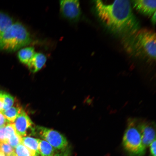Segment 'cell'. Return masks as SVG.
I'll list each match as a JSON object with an SVG mask.
<instances>
[{
    "mask_svg": "<svg viewBox=\"0 0 156 156\" xmlns=\"http://www.w3.org/2000/svg\"><path fill=\"white\" fill-rule=\"evenodd\" d=\"M97 14L112 32L130 36L138 30L139 23L133 12L129 1H115L107 3L94 1Z\"/></svg>",
    "mask_w": 156,
    "mask_h": 156,
    "instance_id": "cell-1",
    "label": "cell"
},
{
    "mask_svg": "<svg viewBox=\"0 0 156 156\" xmlns=\"http://www.w3.org/2000/svg\"><path fill=\"white\" fill-rule=\"evenodd\" d=\"M128 46L131 52L145 59L155 60L156 35L153 30L147 29L138 30L129 36Z\"/></svg>",
    "mask_w": 156,
    "mask_h": 156,
    "instance_id": "cell-2",
    "label": "cell"
},
{
    "mask_svg": "<svg viewBox=\"0 0 156 156\" xmlns=\"http://www.w3.org/2000/svg\"><path fill=\"white\" fill-rule=\"evenodd\" d=\"M31 41L30 35L24 25L19 23H13L0 34V50L15 51Z\"/></svg>",
    "mask_w": 156,
    "mask_h": 156,
    "instance_id": "cell-3",
    "label": "cell"
},
{
    "mask_svg": "<svg viewBox=\"0 0 156 156\" xmlns=\"http://www.w3.org/2000/svg\"><path fill=\"white\" fill-rule=\"evenodd\" d=\"M140 124L135 119H130L123 138L124 149L132 156H142L145 153L146 148L142 143Z\"/></svg>",
    "mask_w": 156,
    "mask_h": 156,
    "instance_id": "cell-4",
    "label": "cell"
},
{
    "mask_svg": "<svg viewBox=\"0 0 156 156\" xmlns=\"http://www.w3.org/2000/svg\"><path fill=\"white\" fill-rule=\"evenodd\" d=\"M32 135L44 139L56 150L60 151L68 146V142L65 136L51 129L40 126H35Z\"/></svg>",
    "mask_w": 156,
    "mask_h": 156,
    "instance_id": "cell-5",
    "label": "cell"
},
{
    "mask_svg": "<svg viewBox=\"0 0 156 156\" xmlns=\"http://www.w3.org/2000/svg\"><path fill=\"white\" fill-rule=\"evenodd\" d=\"M60 13L64 18L71 22L79 20L81 16L79 1L66 0L60 1Z\"/></svg>",
    "mask_w": 156,
    "mask_h": 156,
    "instance_id": "cell-6",
    "label": "cell"
},
{
    "mask_svg": "<svg viewBox=\"0 0 156 156\" xmlns=\"http://www.w3.org/2000/svg\"><path fill=\"white\" fill-rule=\"evenodd\" d=\"M12 124L16 134L21 137H24L28 135H32L35 126L28 115L23 109Z\"/></svg>",
    "mask_w": 156,
    "mask_h": 156,
    "instance_id": "cell-7",
    "label": "cell"
},
{
    "mask_svg": "<svg viewBox=\"0 0 156 156\" xmlns=\"http://www.w3.org/2000/svg\"><path fill=\"white\" fill-rule=\"evenodd\" d=\"M140 127L142 143L146 148L156 140L155 124L154 122L141 123Z\"/></svg>",
    "mask_w": 156,
    "mask_h": 156,
    "instance_id": "cell-8",
    "label": "cell"
},
{
    "mask_svg": "<svg viewBox=\"0 0 156 156\" xmlns=\"http://www.w3.org/2000/svg\"><path fill=\"white\" fill-rule=\"evenodd\" d=\"M132 2L134 8L142 14L151 16L156 12L155 0H138L133 1Z\"/></svg>",
    "mask_w": 156,
    "mask_h": 156,
    "instance_id": "cell-9",
    "label": "cell"
},
{
    "mask_svg": "<svg viewBox=\"0 0 156 156\" xmlns=\"http://www.w3.org/2000/svg\"><path fill=\"white\" fill-rule=\"evenodd\" d=\"M46 61L47 58L44 54L41 53H36L27 65L31 72L36 73L42 69Z\"/></svg>",
    "mask_w": 156,
    "mask_h": 156,
    "instance_id": "cell-10",
    "label": "cell"
},
{
    "mask_svg": "<svg viewBox=\"0 0 156 156\" xmlns=\"http://www.w3.org/2000/svg\"><path fill=\"white\" fill-rule=\"evenodd\" d=\"M21 144L29 150L33 156H40L38 139L29 136H24L22 138Z\"/></svg>",
    "mask_w": 156,
    "mask_h": 156,
    "instance_id": "cell-11",
    "label": "cell"
},
{
    "mask_svg": "<svg viewBox=\"0 0 156 156\" xmlns=\"http://www.w3.org/2000/svg\"><path fill=\"white\" fill-rule=\"evenodd\" d=\"M23 109L17 101H15L12 107L8 110L3 111L1 113L7 120L11 123H12L16 119Z\"/></svg>",
    "mask_w": 156,
    "mask_h": 156,
    "instance_id": "cell-12",
    "label": "cell"
},
{
    "mask_svg": "<svg viewBox=\"0 0 156 156\" xmlns=\"http://www.w3.org/2000/svg\"><path fill=\"white\" fill-rule=\"evenodd\" d=\"M35 54L34 48L27 47L20 50L17 56L21 63L27 65Z\"/></svg>",
    "mask_w": 156,
    "mask_h": 156,
    "instance_id": "cell-13",
    "label": "cell"
},
{
    "mask_svg": "<svg viewBox=\"0 0 156 156\" xmlns=\"http://www.w3.org/2000/svg\"><path fill=\"white\" fill-rule=\"evenodd\" d=\"M38 150L40 155L41 156L54 155L56 150L44 140L38 139Z\"/></svg>",
    "mask_w": 156,
    "mask_h": 156,
    "instance_id": "cell-14",
    "label": "cell"
},
{
    "mask_svg": "<svg viewBox=\"0 0 156 156\" xmlns=\"http://www.w3.org/2000/svg\"><path fill=\"white\" fill-rule=\"evenodd\" d=\"M13 24L12 18L5 13L0 12V34Z\"/></svg>",
    "mask_w": 156,
    "mask_h": 156,
    "instance_id": "cell-15",
    "label": "cell"
},
{
    "mask_svg": "<svg viewBox=\"0 0 156 156\" xmlns=\"http://www.w3.org/2000/svg\"><path fill=\"white\" fill-rule=\"evenodd\" d=\"M4 104L3 111L8 110L12 107L15 102V98L8 93L3 91Z\"/></svg>",
    "mask_w": 156,
    "mask_h": 156,
    "instance_id": "cell-16",
    "label": "cell"
},
{
    "mask_svg": "<svg viewBox=\"0 0 156 156\" xmlns=\"http://www.w3.org/2000/svg\"><path fill=\"white\" fill-rule=\"evenodd\" d=\"M0 152L7 156L14 152V149L7 141H0Z\"/></svg>",
    "mask_w": 156,
    "mask_h": 156,
    "instance_id": "cell-17",
    "label": "cell"
},
{
    "mask_svg": "<svg viewBox=\"0 0 156 156\" xmlns=\"http://www.w3.org/2000/svg\"><path fill=\"white\" fill-rule=\"evenodd\" d=\"M14 151L17 156H33L29 150L21 144L15 148Z\"/></svg>",
    "mask_w": 156,
    "mask_h": 156,
    "instance_id": "cell-18",
    "label": "cell"
},
{
    "mask_svg": "<svg viewBox=\"0 0 156 156\" xmlns=\"http://www.w3.org/2000/svg\"><path fill=\"white\" fill-rule=\"evenodd\" d=\"M22 137L16 133L11 136L8 140V142L13 149H15L22 142Z\"/></svg>",
    "mask_w": 156,
    "mask_h": 156,
    "instance_id": "cell-19",
    "label": "cell"
},
{
    "mask_svg": "<svg viewBox=\"0 0 156 156\" xmlns=\"http://www.w3.org/2000/svg\"><path fill=\"white\" fill-rule=\"evenodd\" d=\"M71 150L69 146L60 150L54 154V156H71Z\"/></svg>",
    "mask_w": 156,
    "mask_h": 156,
    "instance_id": "cell-20",
    "label": "cell"
},
{
    "mask_svg": "<svg viewBox=\"0 0 156 156\" xmlns=\"http://www.w3.org/2000/svg\"><path fill=\"white\" fill-rule=\"evenodd\" d=\"M10 123V122L6 119L4 115L1 112H0V127H5Z\"/></svg>",
    "mask_w": 156,
    "mask_h": 156,
    "instance_id": "cell-21",
    "label": "cell"
},
{
    "mask_svg": "<svg viewBox=\"0 0 156 156\" xmlns=\"http://www.w3.org/2000/svg\"><path fill=\"white\" fill-rule=\"evenodd\" d=\"M156 140L150 145L151 156H156Z\"/></svg>",
    "mask_w": 156,
    "mask_h": 156,
    "instance_id": "cell-22",
    "label": "cell"
},
{
    "mask_svg": "<svg viewBox=\"0 0 156 156\" xmlns=\"http://www.w3.org/2000/svg\"><path fill=\"white\" fill-rule=\"evenodd\" d=\"M0 141H7L5 133V126L0 127Z\"/></svg>",
    "mask_w": 156,
    "mask_h": 156,
    "instance_id": "cell-23",
    "label": "cell"
},
{
    "mask_svg": "<svg viewBox=\"0 0 156 156\" xmlns=\"http://www.w3.org/2000/svg\"><path fill=\"white\" fill-rule=\"evenodd\" d=\"M3 91L0 90V112H3L4 104Z\"/></svg>",
    "mask_w": 156,
    "mask_h": 156,
    "instance_id": "cell-24",
    "label": "cell"
},
{
    "mask_svg": "<svg viewBox=\"0 0 156 156\" xmlns=\"http://www.w3.org/2000/svg\"><path fill=\"white\" fill-rule=\"evenodd\" d=\"M151 21L153 24H155L156 21V12L154 13L153 16L152 17Z\"/></svg>",
    "mask_w": 156,
    "mask_h": 156,
    "instance_id": "cell-25",
    "label": "cell"
},
{
    "mask_svg": "<svg viewBox=\"0 0 156 156\" xmlns=\"http://www.w3.org/2000/svg\"><path fill=\"white\" fill-rule=\"evenodd\" d=\"M7 156H17V155L15 153V151L14 152H13L12 153H11L10 154H9L8 155H7Z\"/></svg>",
    "mask_w": 156,
    "mask_h": 156,
    "instance_id": "cell-26",
    "label": "cell"
},
{
    "mask_svg": "<svg viewBox=\"0 0 156 156\" xmlns=\"http://www.w3.org/2000/svg\"><path fill=\"white\" fill-rule=\"evenodd\" d=\"M0 156H5L4 154L2 153V152H0Z\"/></svg>",
    "mask_w": 156,
    "mask_h": 156,
    "instance_id": "cell-27",
    "label": "cell"
},
{
    "mask_svg": "<svg viewBox=\"0 0 156 156\" xmlns=\"http://www.w3.org/2000/svg\"><path fill=\"white\" fill-rule=\"evenodd\" d=\"M54 156V155H50V156Z\"/></svg>",
    "mask_w": 156,
    "mask_h": 156,
    "instance_id": "cell-28",
    "label": "cell"
},
{
    "mask_svg": "<svg viewBox=\"0 0 156 156\" xmlns=\"http://www.w3.org/2000/svg\"></svg>",
    "mask_w": 156,
    "mask_h": 156,
    "instance_id": "cell-29",
    "label": "cell"
}]
</instances>
